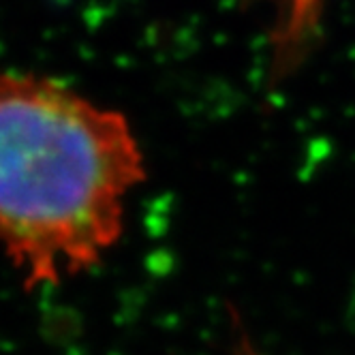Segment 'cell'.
<instances>
[{
  "label": "cell",
  "mask_w": 355,
  "mask_h": 355,
  "mask_svg": "<svg viewBox=\"0 0 355 355\" xmlns=\"http://www.w3.org/2000/svg\"><path fill=\"white\" fill-rule=\"evenodd\" d=\"M141 180L144 159L122 114L60 82L0 73V252L28 287L103 259Z\"/></svg>",
  "instance_id": "6da1fadb"
}]
</instances>
